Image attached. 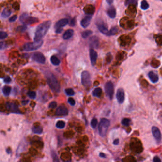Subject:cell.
<instances>
[{"label": "cell", "instance_id": "1", "mask_svg": "<svg viewBox=\"0 0 162 162\" xmlns=\"http://www.w3.org/2000/svg\"><path fill=\"white\" fill-rule=\"evenodd\" d=\"M51 25V22L50 21L44 22L40 24L37 28L34 37V42H38L42 41Z\"/></svg>", "mask_w": 162, "mask_h": 162}, {"label": "cell", "instance_id": "2", "mask_svg": "<svg viewBox=\"0 0 162 162\" xmlns=\"http://www.w3.org/2000/svg\"><path fill=\"white\" fill-rule=\"evenodd\" d=\"M47 83L51 89L56 92H59L60 90V85L56 77L52 73L46 74Z\"/></svg>", "mask_w": 162, "mask_h": 162}, {"label": "cell", "instance_id": "3", "mask_svg": "<svg viewBox=\"0 0 162 162\" xmlns=\"http://www.w3.org/2000/svg\"><path fill=\"white\" fill-rule=\"evenodd\" d=\"M109 126L110 121L108 119L105 118L101 119L98 126V132L101 137H105L106 136Z\"/></svg>", "mask_w": 162, "mask_h": 162}, {"label": "cell", "instance_id": "4", "mask_svg": "<svg viewBox=\"0 0 162 162\" xmlns=\"http://www.w3.org/2000/svg\"><path fill=\"white\" fill-rule=\"evenodd\" d=\"M43 41L42 40L40 42L33 43H25L23 46V49L24 51H30L36 50L42 47L43 45Z\"/></svg>", "mask_w": 162, "mask_h": 162}, {"label": "cell", "instance_id": "5", "mask_svg": "<svg viewBox=\"0 0 162 162\" xmlns=\"http://www.w3.org/2000/svg\"><path fill=\"white\" fill-rule=\"evenodd\" d=\"M20 20L25 25L32 24L39 22V19L38 18L30 16L27 13L22 14L20 17Z\"/></svg>", "mask_w": 162, "mask_h": 162}, {"label": "cell", "instance_id": "6", "mask_svg": "<svg viewBox=\"0 0 162 162\" xmlns=\"http://www.w3.org/2000/svg\"><path fill=\"white\" fill-rule=\"evenodd\" d=\"M81 83L84 86L87 87L91 85V76L89 72L84 71L81 74Z\"/></svg>", "mask_w": 162, "mask_h": 162}, {"label": "cell", "instance_id": "7", "mask_svg": "<svg viewBox=\"0 0 162 162\" xmlns=\"http://www.w3.org/2000/svg\"><path fill=\"white\" fill-rule=\"evenodd\" d=\"M105 89L108 97L110 100H112L114 94V86L113 83L111 81L107 82L105 86Z\"/></svg>", "mask_w": 162, "mask_h": 162}, {"label": "cell", "instance_id": "8", "mask_svg": "<svg viewBox=\"0 0 162 162\" xmlns=\"http://www.w3.org/2000/svg\"><path fill=\"white\" fill-rule=\"evenodd\" d=\"M68 21L67 19H63L57 22L55 26V32L57 33H60L62 32L63 27L67 25Z\"/></svg>", "mask_w": 162, "mask_h": 162}, {"label": "cell", "instance_id": "9", "mask_svg": "<svg viewBox=\"0 0 162 162\" xmlns=\"http://www.w3.org/2000/svg\"><path fill=\"white\" fill-rule=\"evenodd\" d=\"M33 60L38 63L44 64L46 61V58L42 53L40 52H36L32 55Z\"/></svg>", "mask_w": 162, "mask_h": 162}, {"label": "cell", "instance_id": "10", "mask_svg": "<svg viewBox=\"0 0 162 162\" xmlns=\"http://www.w3.org/2000/svg\"><path fill=\"white\" fill-rule=\"evenodd\" d=\"M125 94L124 89L122 88H119L117 91L116 98L119 104L123 103L125 100Z\"/></svg>", "mask_w": 162, "mask_h": 162}, {"label": "cell", "instance_id": "11", "mask_svg": "<svg viewBox=\"0 0 162 162\" xmlns=\"http://www.w3.org/2000/svg\"><path fill=\"white\" fill-rule=\"evenodd\" d=\"M6 107L7 109L11 112V113H20V110L19 109L18 107L15 104L11 102H7L6 103Z\"/></svg>", "mask_w": 162, "mask_h": 162}, {"label": "cell", "instance_id": "12", "mask_svg": "<svg viewBox=\"0 0 162 162\" xmlns=\"http://www.w3.org/2000/svg\"><path fill=\"white\" fill-rule=\"evenodd\" d=\"M152 132L154 138L157 141H160L162 135L159 129L156 127H153L152 128Z\"/></svg>", "mask_w": 162, "mask_h": 162}, {"label": "cell", "instance_id": "13", "mask_svg": "<svg viewBox=\"0 0 162 162\" xmlns=\"http://www.w3.org/2000/svg\"><path fill=\"white\" fill-rule=\"evenodd\" d=\"M91 19V15H88L81 20L80 22L81 26L84 28H86V27H87L89 25Z\"/></svg>", "mask_w": 162, "mask_h": 162}, {"label": "cell", "instance_id": "14", "mask_svg": "<svg viewBox=\"0 0 162 162\" xmlns=\"http://www.w3.org/2000/svg\"><path fill=\"white\" fill-rule=\"evenodd\" d=\"M68 114V110L64 106H60L56 110V115L58 116H66Z\"/></svg>", "mask_w": 162, "mask_h": 162}, {"label": "cell", "instance_id": "15", "mask_svg": "<svg viewBox=\"0 0 162 162\" xmlns=\"http://www.w3.org/2000/svg\"><path fill=\"white\" fill-rule=\"evenodd\" d=\"M89 55H90V59L91 64L92 65V66H94L96 64L97 59V53L93 49H90V52H89Z\"/></svg>", "mask_w": 162, "mask_h": 162}, {"label": "cell", "instance_id": "16", "mask_svg": "<svg viewBox=\"0 0 162 162\" xmlns=\"http://www.w3.org/2000/svg\"><path fill=\"white\" fill-rule=\"evenodd\" d=\"M89 43L91 47L97 48L99 46V38L96 36H92L90 38Z\"/></svg>", "mask_w": 162, "mask_h": 162}, {"label": "cell", "instance_id": "17", "mask_svg": "<svg viewBox=\"0 0 162 162\" xmlns=\"http://www.w3.org/2000/svg\"><path fill=\"white\" fill-rule=\"evenodd\" d=\"M107 14L111 19H114L116 16V10L114 6H110L107 10Z\"/></svg>", "mask_w": 162, "mask_h": 162}, {"label": "cell", "instance_id": "18", "mask_svg": "<svg viewBox=\"0 0 162 162\" xmlns=\"http://www.w3.org/2000/svg\"><path fill=\"white\" fill-rule=\"evenodd\" d=\"M148 76L152 83H155L159 80V77L158 75L153 71H150L148 73Z\"/></svg>", "mask_w": 162, "mask_h": 162}, {"label": "cell", "instance_id": "19", "mask_svg": "<svg viewBox=\"0 0 162 162\" xmlns=\"http://www.w3.org/2000/svg\"><path fill=\"white\" fill-rule=\"evenodd\" d=\"M97 28L99 31L104 34L106 35H108V31L107 28L105 26V25L104 24H99L97 25Z\"/></svg>", "mask_w": 162, "mask_h": 162}, {"label": "cell", "instance_id": "20", "mask_svg": "<svg viewBox=\"0 0 162 162\" xmlns=\"http://www.w3.org/2000/svg\"><path fill=\"white\" fill-rule=\"evenodd\" d=\"M74 34V31L71 29L68 30L65 32L63 35V38L64 40H68L70 39Z\"/></svg>", "mask_w": 162, "mask_h": 162}, {"label": "cell", "instance_id": "21", "mask_svg": "<svg viewBox=\"0 0 162 162\" xmlns=\"http://www.w3.org/2000/svg\"><path fill=\"white\" fill-rule=\"evenodd\" d=\"M83 10L85 11V13L87 15H91L95 11V7L91 5H87L84 8Z\"/></svg>", "mask_w": 162, "mask_h": 162}, {"label": "cell", "instance_id": "22", "mask_svg": "<svg viewBox=\"0 0 162 162\" xmlns=\"http://www.w3.org/2000/svg\"><path fill=\"white\" fill-rule=\"evenodd\" d=\"M119 39L120 40V44L123 46L128 44V43H129L130 41V38L128 37V36H122L120 38H119Z\"/></svg>", "mask_w": 162, "mask_h": 162}, {"label": "cell", "instance_id": "23", "mask_svg": "<svg viewBox=\"0 0 162 162\" xmlns=\"http://www.w3.org/2000/svg\"><path fill=\"white\" fill-rule=\"evenodd\" d=\"M102 93V90L101 88L100 87H97L93 90L92 92V94H93V96L94 97H99L101 96Z\"/></svg>", "mask_w": 162, "mask_h": 162}, {"label": "cell", "instance_id": "24", "mask_svg": "<svg viewBox=\"0 0 162 162\" xmlns=\"http://www.w3.org/2000/svg\"><path fill=\"white\" fill-rule=\"evenodd\" d=\"M11 13V12L9 9L7 8H5L3 10V11H2L1 16L3 18H6L8 17L9 16H10Z\"/></svg>", "mask_w": 162, "mask_h": 162}, {"label": "cell", "instance_id": "25", "mask_svg": "<svg viewBox=\"0 0 162 162\" xmlns=\"http://www.w3.org/2000/svg\"><path fill=\"white\" fill-rule=\"evenodd\" d=\"M11 88L10 86H3V87L2 88V91L3 95L5 96H8L11 93Z\"/></svg>", "mask_w": 162, "mask_h": 162}, {"label": "cell", "instance_id": "26", "mask_svg": "<svg viewBox=\"0 0 162 162\" xmlns=\"http://www.w3.org/2000/svg\"><path fill=\"white\" fill-rule=\"evenodd\" d=\"M51 61L52 64L55 66L59 65L60 63V60L55 56H52L51 57Z\"/></svg>", "mask_w": 162, "mask_h": 162}, {"label": "cell", "instance_id": "27", "mask_svg": "<svg viewBox=\"0 0 162 162\" xmlns=\"http://www.w3.org/2000/svg\"><path fill=\"white\" fill-rule=\"evenodd\" d=\"M141 8L143 10H146L149 7V5L145 0H143L141 2Z\"/></svg>", "mask_w": 162, "mask_h": 162}, {"label": "cell", "instance_id": "28", "mask_svg": "<svg viewBox=\"0 0 162 162\" xmlns=\"http://www.w3.org/2000/svg\"><path fill=\"white\" fill-rule=\"evenodd\" d=\"M32 131L35 134H41L43 132V128L42 127H33L32 128Z\"/></svg>", "mask_w": 162, "mask_h": 162}, {"label": "cell", "instance_id": "29", "mask_svg": "<svg viewBox=\"0 0 162 162\" xmlns=\"http://www.w3.org/2000/svg\"><path fill=\"white\" fill-rule=\"evenodd\" d=\"M93 33L92 31H90V30H86L84 32H83V33H82L81 36L82 37L83 39H86V38H87L88 36H89L90 35H91Z\"/></svg>", "mask_w": 162, "mask_h": 162}, {"label": "cell", "instance_id": "30", "mask_svg": "<svg viewBox=\"0 0 162 162\" xmlns=\"http://www.w3.org/2000/svg\"><path fill=\"white\" fill-rule=\"evenodd\" d=\"M131 121L130 119L128 118H124L122 121V124L125 127H128L129 126Z\"/></svg>", "mask_w": 162, "mask_h": 162}, {"label": "cell", "instance_id": "31", "mask_svg": "<svg viewBox=\"0 0 162 162\" xmlns=\"http://www.w3.org/2000/svg\"><path fill=\"white\" fill-rule=\"evenodd\" d=\"M65 126V122L63 121H59L56 124V127L59 129L63 128Z\"/></svg>", "mask_w": 162, "mask_h": 162}, {"label": "cell", "instance_id": "32", "mask_svg": "<svg viewBox=\"0 0 162 162\" xmlns=\"http://www.w3.org/2000/svg\"><path fill=\"white\" fill-rule=\"evenodd\" d=\"M117 33H118V29H117V28L114 27L111 29L110 30H109L108 34L107 36H110L115 35Z\"/></svg>", "mask_w": 162, "mask_h": 162}, {"label": "cell", "instance_id": "33", "mask_svg": "<svg viewBox=\"0 0 162 162\" xmlns=\"http://www.w3.org/2000/svg\"><path fill=\"white\" fill-rule=\"evenodd\" d=\"M65 93L67 95L69 96H74L75 94V92L74 90L72 88H67L65 90Z\"/></svg>", "mask_w": 162, "mask_h": 162}, {"label": "cell", "instance_id": "34", "mask_svg": "<svg viewBox=\"0 0 162 162\" xmlns=\"http://www.w3.org/2000/svg\"><path fill=\"white\" fill-rule=\"evenodd\" d=\"M97 120L96 118L93 119L91 122V126L93 128H95L97 126Z\"/></svg>", "mask_w": 162, "mask_h": 162}, {"label": "cell", "instance_id": "35", "mask_svg": "<svg viewBox=\"0 0 162 162\" xmlns=\"http://www.w3.org/2000/svg\"><path fill=\"white\" fill-rule=\"evenodd\" d=\"M137 3V0H127L125 2V5L126 6L129 5L130 4H135Z\"/></svg>", "mask_w": 162, "mask_h": 162}, {"label": "cell", "instance_id": "36", "mask_svg": "<svg viewBox=\"0 0 162 162\" xmlns=\"http://www.w3.org/2000/svg\"><path fill=\"white\" fill-rule=\"evenodd\" d=\"M27 29V27L25 25H22L18 27L17 28V31H19V32H24Z\"/></svg>", "mask_w": 162, "mask_h": 162}, {"label": "cell", "instance_id": "37", "mask_svg": "<svg viewBox=\"0 0 162 162\" xmlns=\"http://www.w3.org/2000/svg\"><path fill=\"white\" fill-rule=\"evenodd\" d=\"M28 96L30 97L31 98H35L36 96V92L34 91H29L27 93Z\"/></svg>", "mask_w": 162, "mask_h": 162}, {"label": "cell", "instance_id": "38", "mask_svg": "<svg viewBox=\"0 0 162 162\" xmlns=\"http://www.w3.org/2000/svg\"><path fill=\"white\" fill-rule=\"evenodd\" d=\"M156 43L160 45H162V35H158L155 39Z\"/></svg>", "mask_w": 162, "mask_h": 162}, {"label": "cell", "instance_id": "39", "mask_svg": "<svg viewBox=\"0 0 162 162\" xmlns=\"http://www.w3.org/2000/svg\"><path fill=\"white\" fill-rule=\"evenodd\" d=\"M7 36H8V34H7V33L2 32V31L0 32V39L1 40L5 39L7 37Z\"/></svg>", "mask_w": 162, "mask_h": 162}, {"label": "cell", "instance_id": "40", "mask_svg": "<svg viewBox=\"0 0 162 162\" xmlns=\"http://www.w3.org/2000/svg\"><path fill=\"white\" fill-rule=\"evenodd\" d=\"M51 155H52V158L53 159V161H54V162H57V161L58 162V161H59V160L58 159V156L57 155V154H56V153L55 152L52 151Z\"/></svg>", "mask_w": 162, "mask_h": 162}, {"label": "cell", "instance_id": "41", "mask_svg": "<svg viewBox=\"0 0 162 162\" xmlns=\"http://www.w3.org/2000/svg\"><path fill=\"white\" fill-rule=\"evenodd\" d=\"M57 103L55 101H52L51 102L49 105V108H55L57 107Z\"/></svg>", "mask_w": 162, "mask_h": 162}, {"label": "cell", "instance_id": "42", "mask_svg": "<svg viewBox=\"0 0 162 162\" xmlns=\"http://www.w3.org/2000/svg\"><path fill=\"white\" fill-rule=\"evenodd\" d=\"M68 102L71 105V106H74L75 105V101L73 98H69L68 99Z\"/></svg>", "mask_w": 162, "mask_h": 162}, {"label": "cell", "instance_id": "43", "mask_svg": "<svg viewBox=\"0 0 162 162\" xmlns=\"http://www.w3.org/2000/svg\"><path fill=\"white\" fill-rule=\"evenodd\" d=\"M18 17L17 15H13V16H12L11 18H10L9 20V22H15L17 19Z\"/></svg>", "mask_w": 162, "mask_h": 162}, {"label": "cell", "instance_id": "44", "mask_svg": "<svg viewBox=\"0 0 162 162\" xmlns=\"http://www.w3.org/2000/svg\"><path fill=\"white\" fill-rule=\"evenodd\" d=\"M7 47V45L4 42H0V49L3 50Z\"/></svg>", "mask_w": 162, "mask_h": 162}, {"label": "cell", "instance_id": "45", "mask_svg": "<svg viewBox=\"0 0 162 162\" xmlns=\"http://www.w3.org/2000/svg\"><path fill=\"white\" fill-rule=\"evenodd\" d=\"M11 78L9 77H6L4 78V81L5 82V83H10L11 81Z\"/></svg>", "mask_w": 162, "mask_h": 162}, {"label": "cell", "instance_id": "46", "mask_svg": "<svg viewBox=\"0 0 162 162\" xmlns=\"http://www.w3.org/2000/svg\"><path fill=\"white\" fill-rule=\"evenodd\" d=\"M153 162H161V159L159 158L158 156H155L153 159Z\"/></svg>", "mask_w": 162, "mask_h": 162}, {"label": "cell", "instance_id": "47", "mask_svg": "<svg viewBox=\"0 0 162 162\" xmlns=\"http://www.w3.org/2000/svg\"><path fill=\"white\" fill-rule=\"evenodd\" d=\"M70 25L71 26H75V24H76V21L74 19H72V20L71 21V22H70Z\"/></svg>", "mask_w": 162, "mask_h": 162}, {"label": "cell", "instance_id": "48", "mask_svg": "<svg viewBox=\"0 0 162 162\" xmlns=\"http://www.w3.org/2000/svg\"><path fill=\"white\" fill-rule=\"evenodd\" d=\"M119 139H115L113 142V144L115 145H118L119 144Z\"/></svg>", "mask_w": 162, "mask_h": 162}, {"label": "cell", "instance_id": "49", "mask_svg": "<svg viewBox=\"0 0 162 162\" xmlns=\"http://www.w3.org/2000/svg\"><path fill=\"white\" fill-rule=\"evenodd\" d=\"M99 156L101 158H105L106 157V155L105 153H99Z\"/></svg>", "mask_w": 162, "mask_h": 162}, {"label": "cell", "instance_id": "50", "mask_svg": "<svg viewBox=\"0 0 162 162\" xmlns=\"http://www.w3.org/2000/svg\"><path fill=\"white\" fill-rule=\"evenodd\" d=\"M113 0H107V3L109 4H111L112 3Z\"/></svg>", "mask_w": 162, "mask_h": 162}, {"label": "cell", "instance_id": "51", "mask_svg": "<svg viewBox=\"0 0 162 162\" xmlns=\"http://www.w3.org/2000/svg\"><path fill=\"white\" fill-rule=\"evenodd\" d=\"M28 102H29V101H23V102H22V103L23 105H25L27 104Z\"/></svg>", "mask_w": 162, "mask_h": 162}, {"label": "cell", "instance_id": "52", "mask_svg": "<svg viewBox=\"0 0 162 162\" xmlns=\"http://www.w3.org/2000/svg\"><path fill=\"white\" fill-rule=\"evenodd\" d=\"M6 151H7V152L8 153H11V150H10V149H7Z\"/></svg>", "mask_w": 162, "mask_h": 162}]
</instances>
